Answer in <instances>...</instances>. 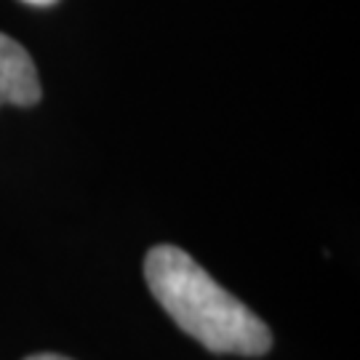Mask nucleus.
I'll list each match as a JSON object with an SVG mask.
<instances>
[{
	"mask_svg": "<svg viewBox=\"0 0 360 360\" xmlns=\"http://www.w3.org/2000/svg\"><path fill=\"white\" fill-rule=\"evenodd\" d=\"M144 281L171 321L211 352L254 358L272 347L264 321L176 245L150 248Z\"/></svg>",
	"mask_w": 360,
	"mask_h": 360,
	"instance_id": "obj_1",
	"label": "nucleus"
},
{
	"mask_svg": "<svg viewBox=\"0 0 360 360\" xmlns=\"http://www.w3.org/2000/svg\"><path fill=\"white\" fill-rule=\"evenodd\" d=\"M40 102V77L32 56L0 32V104L32 107Z\"/></svg>",
	"mask_w": 360,
	"mask_h": 360,
	"instance_id": "obj_2",
	"label": "nucleus"
},
{
	"mask_svg": "<svg viewBox=\"0 0 360 360\" xmlns=\"http://www.w3.org/2000/svg\"><path fill=\"white\" fill-rule=\"evenodd\" d=\"M25 360H70L65 358V355H53V352H40V355H30V358Z\"/></svg>",
	"mask_w": 360,
	"mask_h": 360,
	"instance_id": "obj_3",
	"label": "nucleus"
},
{
	"mask_svg": "<svg viewBox=\"0 0 360 360\" xmlns=\"http://www.w3.org/2000/svg\"><path fill=\"white\" fill-rule=\"evenodd\" d=\"M25 3H30V6H53L56 0H25Z\"/></svg>",
	"mask_w": 360,
	"mask_h": 360,
	"instance_id": "obj_4",
	"label": "nucleus"
}]
</instances>
